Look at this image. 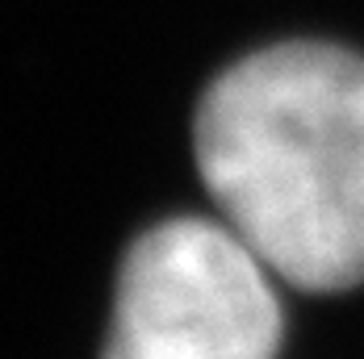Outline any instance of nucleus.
I'll use <instances>...</instances> for the list:
<instances>
[{"instance_id": "nucleus-1", "label": "nucleus", "mask_w": 364, "mask_h": 359, "mask_svg": "<svg viewBox=\"0 0 364 359\" xmlns=\"http://www.w3.org/2000/svg\"><path fill=\"white\" fill-rule=\"evenodd\" d=\"M197 172L272 276L364 285V59L327 42L255 50L205 88Z\"/></svg>"}, {"instance_id": "nucleus-2", "label": "nucleus", "mask_w": 364, "mask_h": 359, "mask_svg": "<svg viewBox=\"0 0 364 359\" xmlns=\"http://www.w3.org/2000/svg\"><path fill=\"white\" fill-rule=\"evenodd\" d=\"M272 267L226 226H151L117 272L105 359H277Z\"/></svg>"}]
</instances>
